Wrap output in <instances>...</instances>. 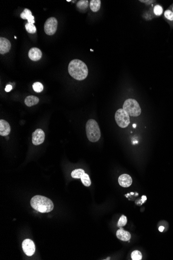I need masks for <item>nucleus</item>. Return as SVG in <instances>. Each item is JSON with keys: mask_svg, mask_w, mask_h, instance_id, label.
Returning a JSON list of instances; mask_svg holds the SVG:
<instances>
[{"mask_svg": "<svg viewBox=\"0 0 173 260\" xmlns=\"http://www.w3.org/2000/svg\"><path fill=\"white\" fill-rule=\"evenodd\" d=\"M68 71L72 77L78 81L84 80L88 74V69L86 64L79 59H74L70 62Z\"/></svg>", "mask_w": 173, "mask_h": 260, "instance_id": "1", "label": "nucleus"}, {"mask_svg": "<svg viewBox=\"0 0 173 260\" xmlns=\"http://www.w3.org/2000/svg\"><path fill=\"white\" fill-rule=\"evenodd\" d=\"M31 206L35 210L41 213H48L54 209L53 201L46 197L36 195L30 201Z\"/></svg>", "mask_w": 173, "mask_h": 260, "instance_id": "2", "label": "nucleus"}, {"mask_svg": "<svg viewBox=\"0 0 173 260\" xmlns=\"http://www.w3.org/2000/svg\"><path fill=\"white\" fill-rule=\"evenodd\" d=\"M86 134L90 142H96L101 137V131L98 124L93 119L88 120L86 123Z\"/></svg>", "mask_w": 173, "mask_h": 260, "instance_id": "3", "label": "nucleus"}, {"mask_svg": "<svg viewBox=\"0 0 173 260\" xmlns=\"http://www.w3.org/2000/svg\"><path fill=\"white\" fill-rule=\"evenodd\" d=\"M123 109L126 111L131 117H138L141 113L140 104L136 100L134 99L126 100L123 105Z\"/></svg>", "mask_w": 173, "mask_h": 260, "instance_id": "4", "label": "nucleus"}, {"mask_svg": "<svg viewBox=\"0 0 173 260\" xmlns=\"http://www.w3.org/2000/svg\"><path fill=\"white\" fill-rule=\"evenodd\" d=\"M115 118L116 123L120 127H127L130 123V115L123 109H119L116 111Z\"/></svg>", "mask_w": 173, "mask_h": 260, "instance_id": "5", "label": "nucleus"}, {"mask_svg": "<svg viewBox=\"0 0 173 260\" xmlns=\"http://www.w3.org/2000/svg\"><path fill=\"white\" fill-rule=\"evenodd\" d=\"M57 19L54 17L49 18L45 23V32L47 35H54L57 31Z\"/></svg>", "mask_w": 173, "mask_h": 260, "instance_id": "6", "label": "nucleus"}, {"mask_svg": "<svg viewBox=\"0 0 173 260\" xmlns=\"http://www.w3.org/2000/svg\"><path fill=\"white\" fill-rule=\"evenodd\" d=\"M22 247L24 253L28 256H32L35 253V244L31 240L26 239L24 240L22 242Z\"/></svg>", "mask_w": 173, "mask_h": 260, "instance_id": "7", "label": "nucleus"}, {"mask_svg": "<svg viewBox=\"0 0 173 260\" xmlns=\"http://www.w3.org/2000/svg\"><path fill=\"white\" fill-rule=\"evenodd\" d=\"M45 138V134L43 130L41 129H36L32 134V143L35 145L41 144L44 141Z\"/></svg>", "mask_w": 173, "mask_h": 260, "instance_id": "8", "label": "nucleus"}, {"mask_svg": "<svg viewBox=\"0 0 173 260\" xmlns=\"http://www.w3.org/2000/svg\"><path fill=\"white\" fill-rule=\"evenodd\" d=\"M11 48V43L9 40L4 37L0 38V54H5L10 51Z\"/></svg>", "mask_w": 173, "mask_h": 260, "instance_id": "9", "label": "nucleus"}, {"mask_svg": "<svg viewBox=\"0 0 173 260\" xmlns=\"http://www.w3.org/2000/svg\"><path fill=\"white\" fill-rule=\"evenodd\" d=\"M119 185L123 187H130L132 183V178L129 174H123L119 176L118 178Z\"/></svg>", "mask_w": 173, "mask_h": 260, "instance_id": "10", "label": "nucleus"}, {"mask_svg": "<svg viewBox=\"0 0 173 260\" xmlns=\"http://www.w3.org/2000/svg\"><path fill=\"white\" fill-rule=\"evenodd\" d=\"M28 56L31 60L34 61L39 60L42 57V53L39 48L33 47L31 48L28 53Z\"/></svg>", "mask_w": 173, "mask_h": 260, "instance_id": "11", "label": "nucleus"}, {"mask_svg": "<svg viewBox=\"0 0 173 260\" xmlns=\"http://www.w3.org/2000/svg\"><path fill=\"white\" fill-rule=\"evenodd\" d=\"M11 129L9 123L5 120H0V135L7 136L10 134Z\"/></svg>", "mask_w": 173, "mask_h": 260, "instance_id": "12", "label": "nucleus"}, {"mask_svg": "<svg viewBox=\"0 0 173 260\" xmlns=\"http://www.w3.org/2000/svg\"><path fill=\"white\" fill-rule=\"evenodd\" d=\"M116 236L119 240L123 241H129L131 238V235L129 231H126L122 228L118 230L116 232Z\"/></svg>", "mask_w": 173, "mask_h": 260, "instance_id": "13", "label": "nucleus"}, {"mask_svg": "<svg viewBox=\"0 0 173 260\" xmlns=\"http://www.w3.org/2000/svg\"><path fill=\"white\" fill-rule=\"evenodd\" d=\"M163 18L171 28H173V12L170 7L167 8L164 12Z\"/></svg>", "mask_w": 173, "mask_h": 260, "instance_id": "14", "label": "nucleus"}, {"mask_svg": "<svg viewBox=\"0 0 173 260\" xmlns=\"http://www.w3.org/2000/svg\"><path fill=\"white\" fill-rule=\"evenodd\" d=\"M20 17L22 19H27L28 23L33 24L35 23L34 17L32 15V12L30 10L27 8H25L24 11H22V13H21Z\"/></svg>", "mask_w": 173, "mask_h": 260, "instance_id": "15", "label": "nucleus"}, {"mask_svg": "<svg viewBox=\"0 0 173 260\" xmlns=\"http://www.w3.org/2000/svg\"><path fill=\"white\" fill-rule=\"evenodd\" d=\"M39 102V98L34 96H28L24 100V103L28 107H30L36 105Z\"/></svg>", "mask_w": 173, "mask_h": 260, "instance_id": "16", "label": "nucleus"}, {"mask_svg": "<svg viewBox=\"0 0 173 260\" xmlns=\"http://www.w3.org/2000/svg\"><path fill=\"white\" fill-rule=\"evenodd\" d=\"M101 1L100 0H91L90 2V7L92 11L97 12L101 8Z\"/></svg>", "mask_w": 173, "mask_h": 260, "instance_id": "17", "label": "nucleus"}, {"mask_svg": "<svg viewBox=\"0 0 173 260\" xmlns=\"http://www.w3.org/2000/svg\"><path fill=\"white\" fill-rule=\"evenodd\" d=\"M153 13L156 17L161 16L163 13V7L160 4H156L153 7Z\"/></svg>", "mask_w": 173, "mask_h": 260, "instance_id": "18", "label": "nucleus"}, {"mask_svg": "<svg viewBox=\"0 0 173 260\" xmlns=\"http://www.w3.org/2000/svg\"><path fill=\"white\" fill-rule=\"evenodd\" d=\"M89 5V2L87 0H81L79 1L77 3V7L80 11H86Z\"/></svg>", "mask_w": 173, "mask_h": 260, "instance_id": "19", "label": "nucleus"}, {"mask_svg": "<svg viewBox=\"0 0 173 260\" xmlns=\"http://www.w3.org/2000/svg\"><path fill=\"white\" fill-rule=\"evenodd\" d=\"M85 172L83 169H76L71 173V177L74 179H80Z\"/></svg>", "mask_w": 173, "mask_h": 260, "instance_id": "20", "label": "nucleus"}, {"mask_svg": "<svg viewBox=\"0 0 173 260\" xmlns=\"http://www.w3.org/2000/svg\"><path fill=\"white\" fill-rule=\"evenodd\" d=\"M80 179H81V182L84 186L87 187H89L90 186L91 182L90 179L89 178V175L87 174L84 173Z\"/></svg>", "mask_w": 173, "mask_h": 260, "instance_id": "21", "label": "nucleus"}, {"mask_svg": "<svg viewBox=\"0 0 173 260\" xmlns=\"http://www.w3.org/2000/svg\"><path fill=\"white\" fill-rule=\"evenodd\" d=\"M26 30L29 33H35L37 32V28L33 24L27 23L25 25Z\"/></svg>", "mask_w": 173, "mask_h": 260, "instance_id": "22", "label": "nucleus"}, {"mask_svg": "<svg viewBox=\"0 0 173 260\" xmlns=\"http://www.w3.org/2000/svg\"><path fill=\"white\" fill-rule=\"evenodd\" d=\"M33 89L37 93H41L44 90L43 84L40 82H35L33 84Z\"/></svg>", "mask_w": 173, "mask_h": 260, "instance_id": "23", "label": "nucleus"}, {"mask_svg": "<svg viewBox=\"0 0 173 260\" xmlns=\"http://www.w3.org/2000/svg\"><path fill=\"white\" fill-rule=\"evenodd\" d=\"M131 258L133 260H141L142 258V254L140 251H134L131 253Z\"/></svg>", "mask_w": 173, "mask_h": 260, "instance_id": "24", "label": "nucleus"}, {"mask_svg": "<svg viewBox=\"0 0 173 260\" xmlns=\"http://www.w3.org/2000/svg\"><path fill=\"white\" fill-rule=\"evenodd\" d=\"M127 223V218L125 215H122L119 219V221L118 222L117 226L121 227L125 226Z\"/></svg>", "mask_w": 173, "mask_h": 260, "instance_id": "25", "label": "nucleus"}, {"mask_svg": "<svg viewBox=\"0 0 173 260\" xmlns=\"http://www.w3.org/2000/svg\"><path fill=\"white\" fill-rule=\"evenodd\" d=\"M140 2H141V3H144L147 4V5H149L150 4L154 3L155 2V1H150V0H148V1L144 0V1H143V0H141V1H140Z\"/></svg>", "mask_w": 173, "mask_h": 260, "instance_id": "26", "label": "nucleus"}, {"mask_svg": "<svg viewBox=\"0 0 173 260\" xmlns=\"http://www.w3.org/2000/svg\"><path fill=\"white\" fill-rule=\"evenodd\" d=\"M11 90H12V86L11 85H7L6 87H5V91L10 92V91H11Z\"/></svg>", "mask_w": 173, "mask_h": 260, "instance_id": "27", "label": "nucleus"}, {"mask_svg": "<svg viewBox=\"0 0 173 260\" xmlns=\"http://www.w3.org/2000/svg\"><path fill=\"white\" fill-rule=\"evenodd\" d=\"M164 230V227H162V226H161V227H159V231H161V232H162V231H163Z\"/></svg>", "mask_w": 173, "mask_h": 260, "instance_id": "28", "label": "nucleus"}, {"mask_svg": "<svg viewBox=\"0 0 173 260\" xmlns=\"http://www.w3.org/2000/svg\"><path fill=\"white\" fill-rule=\"evenodd\" d=\"M146 200H147V198H146V197L145 196H142V201H145Z\"/></svg>", "mask_w": 173, "mask_h": 260, "instance_id": "29", "label": "nucleus"}, {"mask_svg": "<svg viewBox=\"0 0 173 260\" xmlns=\"http://www.w3.org/2000/svg\"><path fill=\"white\" fill-rule=\"evenodd\" d=\"M171 9V11H173V3L171 4V5H170V7H169Z\"/></svg>", "mask_w": 173, "mask_h": 260, "instance_id": "30", "label": "nucleus"}, {"mask_svg": "<svg viewBox=\"0 0 173 260\" xmlns=\"http://www.w3.org/2000/svg\"><path fill=\"white\" fill-rule=\"evenodd\" d=\"M133 127L134 128H135L136 127V124H134L133 125Z\"/></svg>", "mask_w": 173, "mask_h": 260, "instance_id": "31", "label": "nucleus"}, {"mask_svg": "<svg viewBox=\"0 0 173 260\" xmlns=\"http://www.w3.org/2000/svg\"><path fill=\"white\" fill-rule=\"evenodd\" d=\"M67 2H70V1H70H70H68V0H67Z\"/></svg>", "mask_w": 173, "mask_h": 260, "instance_id": "32", "label": "nucleus"}, {"mask_svg": "<svg viewBox=\"0 0 173 260\" xmlns=\"http://www.w3.org/2000/svg\"><path fill=\"white\" fill-rule=\"evenodd\" d=\"M15 38H16H16H17V37H16V36H15Z\"/></svg>", "mask_w": 173, "mask_h": 260, "instance_id": "33", "label": "nucleus"}]
</instances>
